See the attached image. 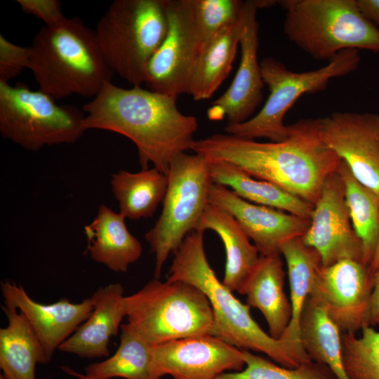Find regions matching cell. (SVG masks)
<instances>
[{"label":"cell","mask_w":379,"mask_h":379,"mask_svg":"<svg viewBox=\"0 0 379 379\" xmlns=\"http://www.w3.org/2000/svg\"><path fill=\"white\" fill-rule=\"evenodd\" d=\"M125 219L119 212L102 204L93 220L84 227L91 258L117 272H126L142 251L139 240L128 231Z\"/></svg>","instance_id":"22"},{"label":"cell","mask_w":379,"mask_h":379,"mask_svg":"<svg viewBox=\"0 0 379 379\" xmlns=\"http://www.w3.org/2000/svg\"><path fill=\"white\" fill-rule=\"evenodd\" d=\"M370 270L373 274L379 270V241L377 245L373 258L369 266Z\"/></svg>","instance_id":"38"},{"label":"cell","mask_w":379,"mask_h":379,"mask_svg":"<svg viewBox=\"0 0 379 379\" xmlns=\"http://www.w3.org/2000/svg\"><path fill=\"white\" fill-rule=\"evenodd\" d=\"M167 29L165 0H115L95 31L110 69L131 86H141Z\"/></svg>","instance_id":"6"},{"label":"cell","mask_w":379,"mask_h":379,"mask_svg":"<svg viewBox=\"0 0 379 379\" xmlns=\"http://www.w3.org/2000/svg\"><path fill=\"white\" fill-rule=\"evenodd\" d=\"M167 177L162 212L145 234L155 256L154 275L158 279L169 255L194 231L208 203V188L212 182L208 159L196 153L182 152L175 156Z\"/></svg>","instance_id":"9"},{"label":"cell","mask_w":379,"mask_h":379,"mask_svg":"<svg viewBox=\"0 0 379 379\" xmlns=\"http://www.w3.org/2000/svg\"><path fill=\"white\" fill-rule=\"evenodd\" d=\"M338 172L352 226L362 244V262L370 266L379 241V194L359 182L343 160Z\"/></svg>","instance_id":"30"},{"label":"cell","mask_w":379,"mask_h":379,"mask_svg":"<svg viewBox=\"0 0 379 379\" xmlns=\"http://www.w3.org/2000/svg\"><path fill=\"white\" fill-rule=\"evenodd\" d=\"M192 4L201 48L236 24L245 8V1L240 0H192Z\"/></svg>","instance_id":"33"},{"label":"cell","mask_w":379,"mask_h":379,"mask_svg":"<svg viewBox=\"0 0 379 379\" xmlns=\"http://www.w3.org/2000/svg\"><path fill=\"white\" fill-rule=\"evenodd\" d=\"M373 278L361 261L342 260L321 265L310 294L321 302L342 333L357 334L369 326Z\"/></svg>","instance_id":"12"},{"label":"cell","mask_w":379,"mask_h":379,"mask_svg":"<svg viewBox=\"0 0 379 379\" xmlns=\"http://www.w3.org/2000/svg\"><path fill=\"white\" fill-rule=\"evenodd\" d=\"M124 293L119 283L99 288L91 296L93 309L90 316L58 350L81 358L108 357L111 338L118 334L126 317Z\"/></svg>","instance_id":"19"},{"label":"cell","mask_w":379,"mask_h":379,"mask_svg":"<svg viewBox=\"0 0 379 379\" xmlns=\"http://www.w3.org/2000/svg\"><path fill=\"white\" fill-rule=\"evenodd\" d=\"M192 150L211 161H223L253 178L274 184L314 205L327 177L342 159L323 141L319 119L289 125L280 142H260L217 133L195 140Z\"/></svg>","instance_id":"1"},{"label":"cell","mask_w":379,"mask_h":379,"mask_svg":"<svg viewBox=\"0 0 379 379\" xmlns=\"http://www.w3.org/2000/svg\"><path fill=\"white\" fill-rule=\"evenodd\" d=\"M245 368L223 373L215 379H338L325 364L313 361L296 368L277 366L270 361L243 350Z\"/></svg>","instance_id":"32"},{"label":"cell","mask_w":379,"mask_h":379,"mask_svg":"<svg viewBox=\"0 0 379 379\" xmlns=\"http://www.w3.org/2000/svg\"><path fill=\"white\" fill-rule=\"evenodd\" d=\"M360 61L358 50L347 49L321 68L295 72L275 58L262 59L260 65L263 82L270 91L267 100L255 116L241 124L227 125L225 131L227 134L249 139L284 140L289 134V125L284 124V118L295 102L303 94L325 91L331 79L352 73Z\"/></svg>","instance_id":"8"},{"label":"cell","mask_w":379,"mask_h":379,"mask_svg":"<svg viewBox=\"0 0 379 379\" xmlns=\"http://www.w3.org/2000/svg\"><path fill=\"white\" fill-rule=\"evenodd\" d=\"M128 324L152 345L211 334L213 312L206 295L181 281L154 279L125 297Z\"/></svg>","instance_id":"7"},{"label":"cell","mask_w":379,"mask_h":379,"mask_svg":"<svg viewBox=\"0 0 379 379\" xmlns=\"http://www.w3.org/2000/svg\"><path fill=\"white\" fill-rule=\"evenodd\" d=\"M204 233L192 231L186 236L174 253L167 281L190 283L206 295L214 317L211 334L239 349L265 353L284 367L311 361L300 342L266 333L251 316L250 306L218 279L205 253Z\"/></svg>","instance_id":"3"},{"label":"cell","mask_w":379,"mask_h":379,"mask_svg":"<svg viewBox=\"0 0 379 379\" xmlns=\"http://www.w3.org/2000/svg\"><path fill=\"white\" fill-rule=\"evenodd\" d=\"M342 359L348 379H379V331L368 326L359 336L343 333Z\"/></svg>","instance_id":"31"},{"label":"cell","mask_w":379,"mask_h":379,"mask_svg":"<svg viewBox=\"0 0 379 379\" xmlns=\"http://www.w3.org/2000/svg\"><path fill=\"white\" fill-rule=\"evenodd\" d=\"M111 185L119 213L137 220L154 215L165 197L168 177L155 168L138 173L120 170L112 175Z\"/></svg>","instance_id":"27"},{"label":"cell","mask_w":379,"mask_h":379,"mask_svg":"<svg viewBox=\"0 0 379 379\" xmlns=\"http://www.w3.org/2000/svg\"><path fill=\"white\" fill-rule=\"evenodd\" d=\"M373 288L370 301L369 326L379 325V270L374 274Z\"/></svg>","instance_id":"36"},{"label":"cell","mask_w":379,"mask_h":379,"mask_svg":"<svg viewBox=\"0 0 379 379\" xmlns=\"http://www.w3.org/2000/svg\"><path fill=\"white\" fill-rule=\"evenodd\" d=\"M319 119L324 143L359 182L379 194V114L337 112Z\"/></svg>","instance_id":"15"},{"label":"cell","mask_w":379,"mask_h":379,"mask_svg":"<svg viewBox=\"0 0 379 379\" xmlns=\"http://www.w3.org/2000/svg\"><path fill=\"white\" fill-rule=\"evenodd\" d=\"M166 36L147 67V89L178 97L188 93L201 46L192 0H165Z\"/></svg>","instance_id":"11"},{"label":"cell","mask_w":379,"mask_h":379,"mask_svg":"<svg viewBox=\"0 0 379 379\" xmlns=\"http://www.w3.org/2000/svg\"><path fill=\"white\" fill-rule=\"evenodd\" d=\"M29 48V69L39 91L55 100L76 94L95 97L111 81L95 29L79 18L44 26Z\"/></svg>","instance_id":"4"},{"label":"cell","mask_w":379,"mask_h":379,"mask_svg":"<svg viewBox=\"0 0 379 379\" xmlns=\"http://www.w3.org/2000/svg\"><path fill=\"white\" fill-rule=\"evenodd\" d=\"M208 202L230 213L253 241L260 255L280 254L281 246L302 237L310 220L293 214L248 201L230 188L211 182Z\"/></svg>","instance_id":"16"},{"label":"cell","mask_w":379,"mask_h":379,"mask_svg":"<svg viewBox=\"0 0 379 379\" xmlns=\"http://www.w3.org/2000/svg\"><path fill=\"white\" fill-rule=\"evenodd\" d=\"M152 362L161 379H215L227 371L244 369L245 357L239 349L211 334L166 342L152 347Z\"/></svg>","instance_id":"13"},{"label":"cell","mask_w":379,"mask_h":379,"mask_svg":"<svg viewBox=\"0 0 379 379\" xmlns=\"http://www.w3.org/2000/svg\"><path fill=\"white\" fill-rule=\"evenodd\" d=\"M177 97L145 89L123 88L106 81L93 99L85 104L84 131L101 129L121 134L135 145L142 169L149 164L168 175L178 154L192 149L198 124L181 113Z\"/></svg>","instance_id":"2"},{"label":"cell","mask_w":379,"mask_h":379,"mask_svg":"<svg viewBox=\"0 0 379 379\" xmlns=\"http://www.w3.org/2000/svg\"><path fill=\"white\" fill-rule=\"evenodd\" d=\"M207 230L216 232L225 246L223 284L231 291L240 293L260 258L257 248L230 213L209 202L194 231Z\"/></svg>","instance_id":"21"},{"label":"cell","mask_w":379,"mask_h":379,"mask_svg":"<svg viewBox=\"0 0 379 379\" xmlns=\"http://www.w3.org/2000/svg\"><path fill=\"white\" fill-rule=\"evenodd\" d=\"M285 274L281 255H260L239 293L247 296L250 307L262 312L275 339L281 338L292 316L291 303L284 291Z\"/></svg>","instance_id":"20"},{"label":"cell","mask_w":379,"mask_h":379,"mask_svg":"<svg viewBox=\"0 0 379 379\" xmlns=\"http://www.w3.org/2000/svg\"><path fill=\"white\" fill-rule=\"evenodd\" d=\"M0 379H6V378L2 374H1Z\"/></svg>","instance_id":"40"},{"label":"cell","mask_w":379,"mask_h":379,"mask_svg":"<svg viewBox=\"0 0 379 379\" xmlns=\"http://www.w3.org/2000/svg\"><path fill=\"white\" fill-rule=\"evenodd\" d=\"M300 341L312 361L327 366L338 379H348L342 359V333L312 294L302 310Z\"/></svg>","instance_id":"26"},{"label":"cell","mask_w":379,"mask_h":379,"mask_svg":"<svg viewBox=\"0 0 379 379\" xmlns=\"http://www.w3.org/2000/svg\"><path fill=\"white\" fill-rule=\"evenodd\" d=\"M258 1H245L239 66L230 87L208 108L207 114L210 120L219 121L227 117V125L243 123L249 119L262 101L264 82L258 60Z\"/></svg>","instance_id":"17"},{"label":"cell","mask_w":379,"mask_h":379,"mask_svg":"<svg viewBox=\"0 0 379 379\" xmlns=\"http://www.w3.org/2000/svg\"><path fill=\"white\" fill-rule=\"evenodd\" d=\"M119 345L114 354L90 364L85 375L95 379H159L152 362V347L127 323L121 326Z\"/></svg>","instance_id":"29"},{"label":"cell","mask_w":379,"mask_h":379,"mask_svg":"<svg viewBox=\"0 0 379 379\" xmlns=\"http://www.w3.org/2000/svg\"><path fill=\"white\" fill-rule=\"evenodd\" d=\"M285 11L284 32L314 60L330 61L347 49L379 53V29L357 0L278 1Z\"/></svg>","instance_id":"5"},{"label":"cell","mask_w":379,"mask_h":379,"mask_svg":"<svg viewBox=\"0 0 379 379\" xmlns=\"http://www.w3.org/2000/svg\"><path fill=\"white\" fill-rule=\"evenodd\" d=\"M357 3L364 16L379 29V0H357Z\"/></svg>","instance_id":"37"},{"label":"cell","mask_w":379,"mask_h":379,"mask_svg":"<svg viewBox=\"0 0 379 379\" xmlns=\"http://www.w3.org/2000/svg\"><path fill=\"white\" fill-rule=\"evenodd\" d=\"M23 12L30 14L51 26L62 21L65 17L58 0H17Z\"/></svg>","instance_id":"35"},{"label":"cell","mask_w":379,"mask_h":379,"mask_svg":"<svg viewBox=\"0 0 379 379\" xmlns=\"http://www.w3.org/2000/svg\"><path fill=\"white\" fill-rule=\"evenodd\" d=\"M84 117L77 107L58 105L41 91L0 82L1 134L25 149L76 142L85 131Z\"/></svg>","instance_id":"10"},{"label":"cell","mask_w":379,"mask_h":379,"mask_svg":"<svg viewBox=\"0 0 379 379\" xmlns=\"http://www.w3.org/2000/svg\"><path fill=\"white\" fill-rule=\"evenodd\" d=\"M29 48L16 45L0 35V82L18 76L25 68L29 69Z\"/></svg>","instance_id":"34"},{"label":"cell","mask_w":379,"mask_h":379,"mask_svg":"<svg viewBox=\"0 0 379 379\" xmlns=\"http://www.w3.org/2000/svg\"><path fill=\"white\" fill-rule=\"evenodd\" d=\"M1 289L5 305L24 314L50 360L93 309L91 296L77 303L62 298L51 304H42L34 300L22 285L13 281H2Z\"/></svg>","instance_id":"18"},{"label":"cell","mask_w":379,"mask_h":379,"mask_svg":"<svg viewBox=\"0 0 379 379\" xmlns=\"http://www.w3.org/2000/svg\"><path fill=\"white\" fill-rule=\"evenodd\" d=\"M209 161L211 182L230 188L242 199L311 220L314 205L270 182L248 175L223 161Z\"/></svg>","instance_id":"24"},{"label":"cell","mask_w":379,"mask_h":379,"mask_svg":"<svg viewBox=\"0 0 379 379\" xmlns=\"http://www.w3.org/2000/svg\"><path fill=\"white\" fill-rule=\"evenodd\" d=\"M8 324L0 328V368L6 379H36L37 364L51 361L24 314L1 306Z\"/></svg>","instance_id":"23"},{"label":"cell","mask_w":379,"mask_h":379,"mask_svg":"<svg viewBox=\"0 0 379 379\" xmlns=\"http://www.w3.org/2000/svg\"><path fill=\"white\" fill-rule=\"evenodd\" d=\"M301 238L319 253L323 266L345 259L362 262V244L352 226L344 182L338 171L326 179L309 228Z\"/></svg>","instance_id":"14"},{"label":"cell","mask_w":379,"mask_h":379,"mask_svg":"<svg viewBox=\"0 0 379 379\" xmlns=\"http://www.w3.org/2000/svg\"><path fill=\"white\" fill-rule=\"evenodd\" d=\"M280 254L286 262L292 307L291 319L281 338L300 343V316L322 265L321 258L314 248L303 243L301 237L285 243Z\"/></svg>","instance_id":"28"},{"label":"cell","mask_w":379,"mask_h":379,"mask_svg":"<svg viewBox=\"0 0 379 379\" xmlns=\"http://www.w3.org/2000/svg\"><path fill=\"white\" fill-rule=\"evenodd\" d=\"M244 13L245 8L236 24L201 47L187 93L195 100L211 98L230 72L244 29Z\"/></svg>","instance_id":"25"},{"label":"cell","mask_w":379,"mask_h":379,"mask_svg":"<svg viewBox=\"0 0 379 379\" xmlns=\"http://www.w3.org/2000/svg\"><path fill=\"white\" fill-rule=\"evenodd\" d=\"M61 368L62 369L64 372L67 373L71 376L76 377L78 379H95V378H90L86 375L85 374H82L79 372H77L72 368H69V366H61Z\"/></svg>","instance_id":"39"}]
</instances>
